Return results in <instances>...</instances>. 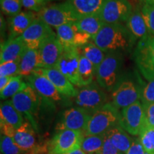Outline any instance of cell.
I'll return each instance as SVG.
<instances>
[{
    "label": "cell",
    "instance_id": "39",
    "mask_svg": "<svg viewBox=\"0 0 154 154\" xmlns=\"http://www.w3.org/2000/svg\"><path fill=\"white\" fill-rule=\"evenodd\" d=\"M146 127H154V102L143 103Z\"/></svg>",
    "mask_w": 154,
    "mask_h": 154
},
{
    "label": "cell",
    "instance_id": "26",
    "mask_svg": "<svg viewBox=\"0 0 154 154\" xmlns=\"http://www.w3.org/2000/svg\"><path fill=\"white\" fill-rule=\"evenodd\" d=\"M80 31L94 38L101 29L105 23L99 15H91L82 17L76 22Z\"/></svg>",
    "mask_w": 154,
    "mask_h": 154
},
{
    "label": "cell",
    "instance_id": "38",
    "mask_svg": "<svg viewBox=\"0 0 154 154\" xmlns=\"http://www.w3.org/2000/svg\"><path fill=\"white\" fill-rule=\"evenodd\" d=\"M49 0H22L23 7L29 11L39 12L47 6Z\"/></svg>",
    "mask_w": 154,
    "mask_h": 154
},
{
    "label": "cell",
    "instance_id": "28",
    "mask_svg": "<svg viewBox=\"0 0 154 154\" xmlns=\"http://www.w3.org/2000/svg\"><path fill=\"white\" fill-rule=\"evenodd\" d=\"M80 51L82 55L88 59L93 64L96 76L98 69L106 57V53L103 52L95 44L91 42L81 47Z\"/></svg>",
    "mask_w": 154,
    "mask_h": 154
},
{
    "label": "cell",
    "instance_id": "2",
    "mask_svg": "<svg viewBox=\"0 0 154 154\" xmlns=\"http://www.w3.org/2000/svg\"><path fill=\"white\" fill-rule=\"evenodd\" d=\"M145 82L136 72H125L111 91L112 104L117 109H124L140 101Z\"/></svg>",
    "mask_w": 154,
    "mask_h": 154
},
{
    "label": "cell",
    "instance_id": "25",
    "mask_svg": "<svg viewBox=\"0 0 154 154\" xmlns=\"http://www.w3.org/2000/svg\"><path fill=\"white\" fill-rule=\"evenodd\" d=\"M38 49H32L26 48L19 60V75L24 78L29 76L38 68Z\"/></svg>",
    "mask_w": 154,
    "mask_h": 154
},
{
    "label": "cell",
    "instance_id": "41",
    "mask_svg": "<svg viewBox=\"0 0 154 154\" xmlns=\"http://www.w3.org/2000/svg\"><path fill=\"white\" fill-rule=\"evenodd\" d=\"M126 154H149L146 151L144 148L140 143L139 138H136L134 140L132 145L131 146L130 149L128 150Z\"/></svg>",
    "mask_w": 154,
    "mask_h": 154
},
{
    "label": "cell",
    "instance_id": "43",
    "mask_svg": "<svg viewBox=\"0 0 154 154\" xmlns=\"http://www.w3.org/2000/svg\"><path fill=\"white\" fill-rule=\"evenodd\" d=\"M13 77H1L0 78V91L3 90L9 84Z\"/></svg>",
    "mask_w": 154,
    "mask_h": 154
},
{
    "label": "cell",
    "instance_id": "13",
    "mask_svg": "<svg viewBox=\"0 0 154 154\" xmlns=\"http://www.w3.org/2000/svg\"><path fill=\"white\" fill-rule=\"evenodd\" d=\"M84 136V133L79 131H59L50 142V153L61 154L72 150L80 149Z\"/></svg>",
    "mask_w": 154,
    "mask_h": 154
},
{
    "label": "cell",
    "instance_id": "46",
    "mask_svg": "<svg viewBox=\"0 0 154 154\" xmlns=\"http://www.w3.org/2000/svg\"><path fill=\"white\" fill-rule=\"evenodd\" d=\"M143 4H149V5H154V0H138Z\"/></svg>",
    "mask_w": 154,
    "mask_h": 154
},
{
    "label": "cell",
    "instance_id": "24",
    "mask_svg": "<svg viewBox=\"0 0 154 154\" xmlns=\"http://www.w3.org/2000/svg\"><path fill=\"white\" fill-rule=\"evenodd\" d=\"M0 121L11 125L16 129L19 128L24 122V116L14 107L11 100H6L1 103Z\"/></svg>",
    "mask_w": 154,
    "mask_h": 154
},
{
    "label": "cell",
    "instance_id": "48",
    "mask_svg": "<svg viewBox=\"0 0 154 154\" xmlns=\"http://www.w3.org/2000/svg\"><path fill=\"white\" fill-rule=\"evenodd\" d=\"M1 154H2V153H1Z\"/></svg>",
    "mask_w": 154,
    "mask_h": 154
},
{
    "label": "cell",
    "instance_id": "15",
    "mask_svg": "<svg viewBox=\"0 0 154 154\" xmlns=\"http://www.w3.org/2000/svg\"><path fill=\"white\" fill-rule=\"evenodd\" d=\"M54 34L55 33L51 26L37 17L19 37L24 42L26 48L38 49L42 42Z\"/></svg>",
    "mask_w": 154,
    "mask_h": 154
},
{
    "label": "cell",
    "instance_id": "37",
    "mask_svg": "<svg viewBox=\"0 0 154 154\" xmlns=\"http://www.w3.org/2000/svg\"><path fill=\"white\" fill-rule=\"evenodd\" d=\"M140 101L142 103L154 102V80L148 81L145 83L141 92Z\"/></svg>",
    "mask_w": 154,
    "mask_h": 154
},
{
    "label": "cell",
    "instance_id": "44",
    "mask_svg": "<svg viewBox=\"0 0 154 154\" xmlns=\"http://www.w3.org/2000/svg\"><path fill=\"white\" fill-rule=\"evenodd\" d=\"M61 154H86V153L80 148V149L72 150V151L65 152V153H63Z\"/></svg>",
    "mask_w": 154,
    "mask_h": 154
},
{
    "label": "cell",
    "instance_id": "1",
    "mask_svg": "<svg viewBox=\"0 0 154 154\" xmlns=\"http://www.w3.org/2000/svg\"><path fill=\"white\" fill-rule=\"evenodd\" d=\"M91 40L106 54L119 53L124 56L134 50L137 42L123 24H105Z\"/></svg>",
    "mask_w": 154,
    "mask_h": 154
},
{
    "label": "cell",
    "instance_id": "42",
    "mask_svg": "<svg viewBox=\"0 0 154 154\" xmlns=\"http://www.w3.org/2000/svg\"><path fill=\"white\" fill-rule=\"evenodd\" d=\"M0 126H1V134L13 138L17 131L16 128L2 121H0Z\"/></svg>",
    "mask_w": 154,
    "mask_h": 154
},
{
    "label": "cell",
    "instance_id": "7",
    "mask_svg": "<svg viewBox=\"0 0 154 154\" xmlns=\"http://www.w3.org/2000/svg\"><path fill=\"white\" fill-rule=\"evenodd\" d=\"M37 17L49 26L55 29L62 25L76 22L81 19L66 1L46 6L37 13Z\"/></svg>",
    "mask_w": 154,
    "mask_h": 154
},
{
    "label": "cell",
    "instance_id": "35",
    "mask_svg": "<svg viewBox=\"0 0 154 154\" xmlns=\"http://www.w3.org/2000/svg\"><path fill=\"white\" fill-rule=\"evenodd\" d=\"M140 11L150 35L154 36V5L143 4Z\"/></svg>",
    "mask_w": 154,
    "mask_h": 154
},
{
    "label": "cell",
    "instance_id": "31",
    "mask_svg": "<svg viewBox=\"0 0 154 154\" xmlns=\"http://www.w3.org/2000/svg\"><path fill=\"white\" fill-rule=\"evenodd\" d=\"M24 77L17 75L14 76L10 81L9 84L3 90L0 91V97L2 100H7L12 98L19 92L22 91L28 85L27 82H24Z\"/></svg>",
    "mask_w": 154,
    "mask_h": 154
},
{
    "label": "cell",
    "instance_id": "10",
    "mask_svg": "<svg viewBox=\"0 0 154 154\" xmlns=\"http://www.w3.org/2000/svg\"><path fill=\"white\" fill-rule=\"evenodd\" d=\"M128 0H107L99 16L105 24H123L133 11Z\"/></svg>",
    "mask_w": 154,
    "mask_h": 154
},
{
    "label": "cell",
    "instance_id": "33",
    "mask_svg": "<svg viewBox=\"0 0 154 154\" xmlns=\"http://www.w3.org/2000/svg\"><path fill=\"white\" fill-rule=\"evenodd\" d=\"M1 153L2 154H25L23 151L14 142L13 138L1 134Z\"/></svg>",
    "mask_w": 154,
    "mask_h": 154
},
{
    "label": "cell",
    "instance_id": "23",
    "mask_svg": "<svg viewBox=\"0 0 154 154\" xmlns=\"http://www.w3.org/2000/svg\"><path fill=\"white\" fill-rule=\"evenodd\" d=\"M106 137L121 153H126L132 145L134 139L120 125L116 126L105 133Z\"/></svg>",
    "mask_w": 154,
    "mask_h": 154
},
{
    "label": "cell",
    "instance_id": "21",
    "mask_svg": "<svg viewBox=\"0 0 154 154\" xmlns=\"http://www.w3.org/2000/svg\"><path fill=\"white\" fill-rule=\"evenodd\" d=\"M107 0H66L69 5L81 18L99 15Z\"/></svg>",
    "mask_w": 154,
    "mask_h": 154
},
{
    "label": "cell",
    "instance_id": "36",
    "mask_svg": "<svg viewBox=\"0 0 154 154\" xmlns=\"http://www.w3.org/2000/svg\"><path fill=\"white\" fill-rule=\"evenodd\" d=\"M19 61H8L0 64V77H14L19 75Z\"/></svg>",
    "mask_w": 154,
    "mask_h": 154
},
{
    "label": "cell",
    "instance_id": "20",
    "mask_svg": "<svg viewBox=\"0 0 154 154\" xmlns=\"http://www.w3.org/2000/svg\"><path fill=\"white\" fill-rule=\"evenodd\" d=\"M26 48L20 37L9 38L1 45L0 63L19 61Z\"/></svg>",
    "mask_w": 154,
    "mask_h": 154
},
{
    "label": "cell",
    "instance_id": "9",
    "mask_svg": "<svg viewBox=\"0 0 154 154\" xmlns=\"http://www.w3.org/2000/svg\"><path fill=\"white\" fill-rule=\"evenodd\" d=\"M120 126L132 136H139L146 128L143 103L138 101L121 110Z\"/></svg>",
    "mask_w": 154,
    "mask_h": 154
},
{
    "label": "cell",
    "instance_id": "34",
    "mask_svg": "<svg viewBox=\"0 0 154 154\" xmlns=\"http://www.w3.org/2000/svg\"><path fill=\"white\" fill-rule=\"evenodd\" d=\"M22 6V0H0L2 11L10 17L20 13Z\"/></svg>",
    "mask_w": 154,
    "mask_h": 154
},
{
    "label": "cell",
    "instance_id": "8",
    "mask_svg": "<svg viewBox=\"0 0 154 154\" xmlns=\"http://www.w3.org/2000/svg\"><path fill=\"white\" fill-rule=\"evenodd\" d=\"M74 98L77 106L84 109L91 115L108 103L106 94L95 82L81 87Z\"/></svg>",
    "mask_w": 154,
    "mask_h": 154
},
{
    "label": "cell",
    "instance_id": "45",
    "mask_svg": "<svg viewBox=\"0 0 154 154\" xmlns=\"http://www.w3.org/2000/svg\"><path fill=\"white\" fill-rule=\"evenodd\" d=\"M46 148H36L35 151H33V153L31 154H42V153H44L45 151Z\"/></svg>",
    "mask_w": 154,
    "mask_h": 154
},
{
    "label": "cell",
    "instance_id": "47",
    "mask_svg": "<svg viewBox=\"0 0 154 154\" xmlns=\"http://www.w3.org/2000/svg\"><path fill=\"white\" fill-rule=\"evenodd\" d=\"M49 1H58V0H49Z\"/></svg>",
    "mask_w": 154,
    "mask_h": 154
},
{
    "label": "cell",
    "instance_id": "27",
    "mask_svg": "<svg viewBox=\"0 0 154 154\" xmlns=\"http://www.w3.org/2000/svg\"><path fill=\"white\" fill-rule=\"evenodd\" d=\"M76 22L62 25L56 29V34L62 44L63 48L75 47V38L77 33L80 31Z\"/></svg>",
    "mask_w": 154,
    "mask_h": 154
},
{
    "label": "cell",
    "instance_id": "14",
    "mask_svg": "<svg viewBox=\"0 0 154 154\" xmlns=\"http://www.w3.org/2000/svg\"><path fill=\"white\" fill-rule=\"evenodd\" d=\"M91 115L79 106L71 107L63 111L57 130H74L84 133Z\"/></svg>",
    "mask_w": 154,
    "mask_h": 154
},
{
    "label": "cell",
    "instance_id": "29",
    "mask_svg": "<svg viewBox=\"0 0 154 154\" xmlns=\"http://www.w3.org/2000/svg\"><path fill=\"white\" fill-rule=\"evenodd\" d=\"M95 76L94 66L85 57L81 55L79 66V87L87 86L94 82Z\"/></svg>",
    "mask_w": 154,
    "mask_h": 154
},
{
    "label": "cell",
    "instance_id": "3",
    "mask_svg": "<svg viewBox=\"0 0 154 154\" xmlns=\"http://www.w3.org/2000/svg\"><path fill=\"white\" fill-rule=\"evenodd\" d=\"M124 55L119 53L106 54L96 74L97 83L107 91H112L122 77Z\"/></svg>",
    "mask_w": 154,
    "mask_h": 154
},
{
    "label": "cell",
    "instance_id": "6",
    "mask_svg": "<svg viewBox=\"0 0 154 154\" xmlns=\"http://www.w3.org/2000/svg\"><path fill=\"white\" fill-rule=\"evenodd\" d=\"M133 58L143 78L154 80V36L149 35L138 42Z\"/></svg>",
    "mask_w": 154,
    "mask_h": 154
},
{
    "label": "cell",
    "instance_id": "30",
    "mask_svg": "<svg viewBox=\"0 0 154 154\" xmlns=\"http://www.w3.org/2000/svg\"><path fill=\"white\" fill-rule=\"evenodd\" d=\"M105 140V133L99 135L84 136L81 149L85 152L86 154H96L101 149Z\"/></svg>",
    "mask_w": 154,
    "mask_h": 154
},
{
    "label": "cell",
    "instance_id": "22",
    "mask_svg": "<svg viewBox=\"0 0 154 154\" xmlns=\"http://www.w3.org/2000/svg\"><path fill=\"white\" fill-rule=\"evenodd\" d=\"M125 25L132 35L134 36L136 41L138 42L142 38L150 35L141 14L140 7H138L136 9H133L131 14L125 22Z\"/></svg>",
    "mask_w": 154,
    "mask_h": 154
},
{
    "label": "cell",
    "instance_id": "11",
    "mask_svg": "<svg viewBox=\"0 0 154 154\" xmlns=\"http://www.w3.org/2000/svg\"><path fill=\"white\" fill-rule=\"evenodd\" d=\"M81 55L80 48H63L62 54L55 66L70 81L73 85L78 87L79 66Z\"/></svg>",
    "mask_w": 154,
    "mask_h": 154
},
{
    "label": "cell",
    "instance_id": "18",
    "mask_svg": "<svg viewBox=\"0 0 154 154\" xmlns=\"http://www.w3.org/2000/svg\"><path fill=\"white\" fill-rule=\"evenodd\" d=\"M36 19H37V16L32 11H21L14 16L10 17L8 19L9 38L19 37Z\"/></svg>",
    "mask_w": 154,
    "mask_h": 154
},
{
    "label": "cell",
    "instance_id": "40",
    "mask_svg": "<svg viewBox=\"0 0 154 154\" xmlns=\"http://www.w3.org/2000/svg\"><path fill=\"white\" fill-rule=\"evenodd\" d=\"M106 135V134H105ZM96 154H122L106 137V140L101 149Z\"/></svg>",
    "mask_w": 154,
    "mask_h": 154
},
{
    "label": "cell",
    "instance_id": "17",
    "mask_svg": "<svg viewBox=\"0 0 154 154\" xmlns=\"http://www.w3.org/2000/svg\"><path fill=\"white\" fill-rule=\"evenodd\" d=\"M34 72L44 75L53 84L61 95L67 98L75 97L77 90L68 79L56 69L55 67L49 69L36 68Z\"/></svg>",
    "mask_w": 154,
    "mask_h": 154
},
{
    "label": "cell",
    "instance_id": "4",
    "mask_svg": "<svg viewBox=\"0 0 154 154\" xmlns=\"http://www.w3.org/2000/svg\"><path fill=\"white\" fill-rule=\"evenodd\" d=\"M120 120L121 113L119 109L112 103H107L91 115L84 135L104 134L114 126L120 125Z\"/></svg>",
    "mask_w": 154,
    "mask_h": 154
},
{
    "label": "cell",
    "instance_id": "19",
    "mask_svg": "<svg viewBox=\"0 0 154 154\" xmlns=\"http://www.w3.org/2000/svg\"><path fill=\"white\" fill-rule=\"evenodd\" d=\"M13 140L21 149L26 152L36 149L35 129L29 121H24L22 126L17 128Z\"/></svg>",
    "mask_w": 154,
    "mask_h": 154
},
{
    "label": "cell",
    "instance_id": "16",
    "mask_svg": "<svg viewBox=\"0 0 154 154\" xmlns=\"http://www.w3.org/2000/svg\"><path fill=\"white\" fill-rule=\"evenodd\" d=\"M26 82L46 101L50 103H59L63 100V96L59 93L57 88L46 76L36 72L25 78Z\"/></svg>",
    "mask_w": 154,
    "mask_h": 154
},
{
    "label": "cell",
    "instance_id": "12",
    "mask_svg": "<svg viewBox=\"0 0 154 154\" xmlns=\"http://www.w3.org/2000/svg\"><path fill=\"white\" fill-rule=\"evenodd\" d=\"M38 68L49 69L55 67L62 54L63 48L57 34L49 36L38 48Z\"/></svg>",
    "mask_w": 154,
    "mask_h": 154
},
{
    "label": "cell",
    "instance_id": "5",
    "mask_svg": "<svg viewBox=\"0 0 154 154\" xmlns=\"http://www.w3.org/2000/svg\"><path fill=\"white\" fill-rule=\"evenodd\" d=\"M11 100L14 107L29 121L34 129H37L36 117L38 113L42 100H44L43 98L28 84L24 89L13 96Z\"/></svg>",
    "mask_w": 154,
    "mask_h": 154
},
{
    "label": "cell",
    "instance_id": "32",
    "mask_svg": "<svg viewBox=\"0 0 154 154\" xmlns=\"http://www.w3.org/2000/svg\"><path fill=\"white\" fill-rule=\"evenodd\" d=\"M138 138L146 151L154 154V127H146Z\"/></svg>",
    "mask_w": 154,
    "mask_h": 154
}]
</instances>
